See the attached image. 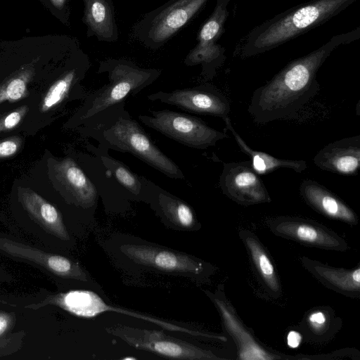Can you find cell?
I'll use <instances>...</instances> for the list:
<instances>
[{"instance_id":"484cf974","label":"cell","mask_w":360,"mask_h":360,"mask_svg":"<svg viewBox=\"0 0 360 360\" xmlns=\"http://www.w3.org/2000/svg\"><path fill=\"white\" fill-rule=\"evenodd\" d=\"M92 150L100 157L104 167L112 174L120 185L135 199L142 201L146 179L132 172L122 162L112 158L108 150L92 147Z\"/></svg>"},{"instance_id":"277c9868","label":"cell","mask_w":360,"mask_h":360,"mask_svg":"<svg viewBox=\"0 0 360 360\" xmlns=\"http://www.w3.org/2000/svg\"><path fill=\"white\" fill-rule=\"evenodd\" d=\"M356 0H310L255 27L244 38L242 58L271 51L326 23Z\"/></svg>"},{"instance_id":"ac0fdd59","label":"cell","mask_w":360,"mask_h":360,"mask_svg":"<svg viewBox=\"0 0 360 360\" xmlns=\"http://www.w3.org/2000/svg\"><path fill=\"white\" fill-rule=\"evenodd\" d=\"M18 200L30 217L49 234L70 241V236L60 211L30 188H20Z\"/></svg>"},{"instance_id":"1f68e13d","label":"cell","mask_w":360,"mask_h":360,"mask_svg":"<svg viewBox=\"0 0 360 360\" xmlns=\"http://www.w3.org/2000/svg\"><path fill=\"white\" fill-rule=\"evenodd\" d=\"M302 341L301 335L295 330H291L287 336V344L291 348H297L300 346Z\"/></svg>"},{"instance_id":"7402d4cb","label":"cell","mask_w":360,"mask_h":360,"mask_svg":"<svg viewBox=\"0 0 360 360\" xmlns=\"http://www.w3.org/2000/svg\"><path fill=\"white\" fill-rule=\"evenodd\" d=\"M226 128L233 134L235 141L240 150L250 158L252 168L258 174H266L279 168H289L301 173L304 171L307 165L304 160L279 159L264 152L251 148L233 128L229 117L224 119Z\"/></svg>"},{"instance_id":"2e32d148","label":"cell","mask_w":360,"mask_h":360,"mask_svg":"<svg viewBox=\"0 0 360 360\" xmlns=\"http://www.w3.org/2000/svg\"><path fill=\"white\" fill-rule=\"evenodd\" d=\"M142 201L149 205L168 228L192 231L199 227L193 208L185 201L146 180Z\"/></svg>"},{"instance_id":"5b68a950","label":"cell","mask_w":360,"mask_h":360,"mask_svg":"<svg viewBox=\"0 0 360 360\" xmlns=\"http://www.w3.org/2000/svg\"><path fill=\"white\" fill-rule=\"evenodd\" d=\"M98 73H106L108 83L87 93L81 105L64 124L65 129H75L108 108L139 94L154 83L162 70L146 68L123 58H108L99 62Z\"/></svg>"},{"instance_id":"ba28073f","label":"cell","mask_w":360,"mask_h":360,"mask_svg":"<svg viewBox=\"0 0 360 360\" xmlns=\"http://www.w3.org/2000/svg\"><path fill=\"white\" fill-rule=\"evenodd\" d=\"M210 0H169L146 13L131 29L145 47L156 51L186 25Z\"/></svg>"},{"instance_id":"8fae6325","label":"cell","mask_w":360,"mask_h":360,"mask_svg":"<svg viewBox=\"0 0 360 360\" xmlns=\"http://www.w3.org/2000/svg\"><path fill=\"white\" fill-rule=\"evenodd\" d=\"M231 0H217L215 7L201 26L197 36V44L186 55V66L200 65V76L204 80L212 79L218 68L226 60L225 49L219 43L229 16L228 6Z\"/></svg>"},{"instance_id":"ffe728a7","label":"cell","mask_w":360,"mask_h":360,"mask_svg":"<svg viewBox=\"0 0 360 360\" xmlns=\"http://www.w3.org/2000/svg\"><path fill=\"white\" fill-rule=\"evenodd\" d=\"M304 200L321 214L347 223H354V212L337 195L317 181L305 179L300 186Z\"/></svg>"},{"instance_id":"44dd1931","label":"cell","mask_w":360,"mask_h":360,"mask_svg":"<svg viewBox=\"0 0 360 360\" xmlns=\"http://www.w3.org/2000/svg\"><path fill=\"white\" fill-rule=\"evenodd\" d=\"M39 91L21 101L0 106V138L18 131L30 132Z\"/></svg>"},{"instance_id":"f546056e","label":"cell","mask_w":360,"mask_h":360,"mask_svg":"<svg viewBox=\"0 0 360 360\" xmlns=\"http://www.w3.org/2000/svg\"><path fill=\"white\" fill-rule=\"evenodd\" d=\"M25 142L19 134L11 135L0 139V160L15 155L22 149Z\"/></svg>"},{"instance_id":"d6a6232c","label":"cell","mask_w":360,"mask_h":360,"mask_svg":"<svg viewBox=\"0 0 360 360\" xmlns=\"http://www.w3.org/2000/svg\"><path fill=\"white\" fill-rule=\"evenodd\" d=\"M52 5L58 11H63L68 0H49Z\"/></svg>"},{"instance_id":"d6986e66","label":"cell","mask_w":360,"mask_h":360,"mask_svg":"<svg viewBox=\"0 0 360 360\" xmlns=\"http://www.w3.org/2000/svg\"><path fill=\"white\" fill-rule=\"evenodd\" d=\"M82 22L86 36L99 41L114 42L118 39V29L112 0H83Z\"/></svg>"},{"instance_id":"6da1fadb","label":"cell","mask_w":360,"mask_h":360,"mask_svg":"<svg viewBox=\"0 0 360 360\" xmlns=\"http://www.w3.org/2000/svg\"><path fill=\"white\" fill-rule=\"evenodd\" d=\"M360 28L335 34L309 53L290 61L251 97L248 112L253 121L266 124L294 118L320 90L319 69L338 46L358 39Z\"/></svg>"},{"instance_id":"83f0119b","label":"cell","mask_w":360,"mask_h":360,"mask_svg":"<svg viewBox=\"0 0 360 360\" xmlns=\"http://www.w3.org/2000/svg\"><path fill=\"white\" fill-rule=\"evenodd\" d=\"M245 243L252 260L263 280L271 290L277 292L279 289V285L274 267L270 259L255 238L247 236Z\"/></svg>"},{"instance_id":"4fadbf2b","label":"cell","mask_w":360,"mask_h":360,"mask_svg":"<svg viewBox=\"0 0 360 360\" xmlns=\"http://www.w3.org/2000/svg\"><path fill=\"white\" fill-rule=\"evenodd\" d=\"M151 101H160L190 112L229 117L231 110L228 98L216 87L209 84L176 89L159 91L148 96Z\"/></svg>"},{"instance_id":"3957f363","label":"cell","mask_w":360,"mask_h":360,"mask_svg":"<svg viewBox=\"0 0 360 360\" xmlns=\"http://www.w3.org/2000/svg\"><path fill=\"white\" fill-rule=\"evenodd\" d=\"M112 263L128 274H151L200 281L207 272L201 259L138 236L115 233L101 243Z\"/></svg>"},{"instance_id":"8992f818","label":"cell","mask_w":360,"mask_h":360,"mask_svg":"<svg viewBox=\"0 0 360 360\" xmlns=\"http://www.w3.org/2000/svg\"><path fill=\"white\" fill-rule=\"evenodd\" d=\"M103 291L90 288L72 289L50 295L41 301L25 306V308L37 310L53 305L78 317L93 318L105 312H115L139 319L162 328L164 330L185 333L191 336L221 339L195 330L183 322L169 321L148 314L129 310L108 303Z\"/></svg>"},{"instance_id":"7a4b0ae2","label":"cell","mask_w":360,"mask_h":360,"mask_svg":"<svg viewBox=\"0 0 360 360\" xmlns=\"http://www.w3.org/2000/svg\"><path fill=\"white\" fill-rule=\"evenodd\" d=\"M75 130L83 137L96 141L99 148L129 153L169 178H184L179 166L131 117L124 101L108 108Z\"/></svg>"},{"instance_id":"cb8c5ba5","label":"cell","mask_w":360,"mask_h":360,"mask_svg":"<svg viewBox=\"0 0 360 360\" xmlns=\"http://www.w3.org/2000/svg\"><path fill=\"white\" fill-rule=\"evenodd\" d=\"M35 76L36 69L32 63L21 66L0 81V106L21 101L38 92L30 89Z\"/></svg>"},{"instance_id":"e0dca14e","label":"cell","mask_w":360,"mask_h":360,"mask_svg":"<svg viewBox=\"0 0 360 360\" xmlns=\"http://www.w3.org/2000/svg\"><path fill=\"white\" fill-rule=\"evenodd\" d=\"M321 169L342 175H355L360 168V136L328 143L314 158Z\"/></svg>"},{"instance_id":"9c48e42d","label":"cell","mask_w":360,"mask_h":360,"mask_svg":"<svg viewBox=\"0 0 360 360\" xmlns=\"http://www.w3.org/2000/svg\"><path fill=\"white\" fill-rule=\"evenodd\" d=\"M138 119L146 126L188 147L205 149L229 136L208 126L202 120L168 109L150 110Z\"/></svg>"},{"instance_id":"603a6c76","label":"cell","mask_w":360,"mask_h":360,"mask_svg":"<svg viewBox=\"0 0 360 360\" xmlns=\"http://www.w3.org/2000/svg\"><path fill=\"white\" fill-rule=\"evenodd\" d=\"M277 233L301 242L323 248H337L340 241L319 226L293 219H281L274 225Z\"/></svg>"},{"instance_id":"30bf717a","label":"cell","mask_w":360,"mask_h":360,"mask_svg":"<svg viewBox=\"0 0 360 360\" xmlns=\"http://www.w3.org/2000/svg\"><path fill=\"white\" fill-rule=\"evenodd\" d=\"M105 330L136 349L163 357L184 360L218 359L210 351L170 336L162 330L137 328L122 324L106 328Z\"/></svg>"},{"instance_id":"52a82bcc","label":"cell","mask_w":360,"mask_h":360,"mask_svg":"<svg viewBox=\"0 0 360 360\" xmlns=\"http://www.w3.org/2000/svg\"><path fill=\"white\" fill-rule=\"evenodd\" d=\"M90 67L89 56L78 50L60 75L45 90L39 92L38 103L32 116L31 131L53 121L56 115L69 103L85 98L87 92L82 82Z\"/></svg>"},{"instance_id":"4316f807","label":"cell","mask_w":360,"mask_h":360,"mask_svg":"<svg viewBox=\"0 0 360 360\" xmlns=\"http://www.w3.org/2000/svg\"><path fill=\"white\" fill-rule=\"evenodd\" d=\"M16 321L14 312L0 311V357L13 354L22 347L25 332H13Z\"/></svg>"},{"instance_id":"4dcf8cb0","label":"cell","mask_w":360,"mask_h":360,"mask_svg":"<svg viewBox=\"0 0 360 360\" xmlns=\"http://www.w3.org/2000/svg\"><path fill=\"white\" fill-rule=\"evenodd\" d=\"M308 322L314 330L319 331L325 326L326 316L323 312L316 311L309 314Z\"/></svg>"},{"instance_id":"7c38bea8","label":"cell","mask_w":360,"mask_h":360,"mask_svg":"<svg viewBox=\"0 0 360 360\" xmlns=\"http://www.w3.org/2000/svg\"><path fill=\"white\" fill-rule=\"evenodd\" d=\"M0 250L11 257L34 262L56 276L80 283L84 288L103 291L89 271L70 257L46 252L6 238H0Z\"/></svg>"},{"instance_id":"d4e9b609","label":"cell","mask_w":360,"mask_h":360,"mask_svg":"<svg viewBox=\"0 0 360 360\" xmlns=\"http://www.w3.org/2000/svg\"><path fill=\"white\" fill-rule=\"evenodd\" d=\"M213 300L221 314L226 328L229 329L238 342L240 359L250 360L274 359V356H271L263 349L251 335L240 326L221 300L217 297H214Z\"/></svg>"},{"instance_id":"f1b7e54d","label":"cell","mask_w":360,"mask_h":360,"mask_svg":"<svg viewBox=\"0 0 360 360\" xmlns=\"http://www.w3.org/2000/svg\"><path fill=\"white\" fill-rule=\"evenodd\" d=\"M316 272L334 286L345 291H359L360 287V269L345 271L316 265Z\"/></svg>"},{"instance_id":"9a60e30c","label":"cell","mask_w":360,"mask_h":360,"mask_svg":"<svg viewBox=\"0 0 360 360\" xmlns=\"http://www.w3.org/2000/svg\"><path fill=\"white\" fill-rule=\"evenodd\" d=\"M219 186L227 197L245 205L270 202L269 193L250 160L224 163Z\"/></svg>"},{"instance_id":"5bb4252c","label":"cell","mask_w":360,"mask_h":360,"mask_svg":"<svg viewBox=\"0 0 360 360\" xmlns=\"http://www.w3.org/2000/svg\"><path fill=\"white\" fill-rule=\"evenodd\" d=\"M49 172L55 186L68 202L84 209L96 205V188L74 159L52 160Z\"/></svg>"}]
</instances>
